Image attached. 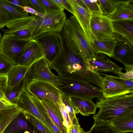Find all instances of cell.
Here are the masks:
<instances>
[{"label": "cell", "mask_w": 133, "mask_h": 133, "mask_svg": "<svg viewBox=\"0 0 133 133\" xmlns=\"http://www.w3.org/2000/svg\"><path fill=\"white\" fill-rule=\"evenodd\" d=\"M100 73L104 76L101 89L104 98L132 94L128 88L111 77L110 75Z\"/></svg>", "instance_id": "cell-14"}, {"label": "cell", "mask_w": 133, "mask_h": 133, "mask_svg": "<svg viewBox=\"0 0 133 133\" xmlns=\"http://www.w3.org/2000/svg\"><path fill=\"white\" fill-rule=\"evenodd\" d=\"M115 38L127 42L133 46V20L112 22Z\"/></svg>", "instance_id": "cell-15"}, {"label": "cell", "mask_w": 133, "mask_h": 133, "mask_svg": "<svg viewBox=\"0 0 133 133\" xmlns=\"http://www.w3.org/2000/svg\"><path fill=\"white\" fill-rule=\"evenodd\" d=\"M38 1L45 9V14L60 11H63L55 4L52 2V0Z\"/></svg>", "instance_id": "cell-36"}, {"label": "cell", "mask_w": 133, "mask_h": 133, "mask_svg": "<svg viewBox=\"0 0 133 133\" xmlns=\"http://www.w3.org/2000/svg\"><path fill=\"white\" fill-rule=\"evenodd\" d=\"M26 90L40 101L48 99L59 106L61 93L58 88L51 84L44 82H35L30 85Z\"/></svg>", "instance_id": "cell-9"}, {"label": "cell", "mask_w": 133, "mask_h": 133, "mask_svg": "<svg viewBox=\"0 0 133 133\" xmlns=\"http://www.w3.org/2000/svg\"><path fill=\"white\" fill-rule=\"evenodd\" d=\"M8 82V75H0V100L9 101L4 94L7 87Z\"/></svg>", "instance_id": "cell-39"}, {"label": "cell", "mask_w": 133, "mask_h": 133, "mask_svg": "<svg viewBox=\"0 0 133 133\" xmlns=\"http://www.w3.org/2000/svg\"><path fill=\"white\" fill-rule=\"evenodd\" d=\"M86 63L92 70L99 72L112 73L118 75L123 69L102 53L96 54L94 57L87 59Z\"/></svg>", "instance_id": "cell-11"}, {"label": "cell", "mask_w": 133, "mask_h": 133, "mask_svg": "<svg viewBox=\"0 0 133 133\" xmlns=\"http://www.w3.org/2000/svg\"><path fill=\"white\" fill-rule=\"evenodd\" d=\"M52 1L62 10H64V9L59 0H52Z\"/></svg>", "instance_id": "cell-48"}, {"label": "cell", "mask_w": 133, "mask_h": 133, "mask_svg": "<svg viewBox=\"0 0 133 133\" xmlns=\"http://www.w3.org/2000/svg\"><path fill=\"white\" fill-rule=\"evenodd\" d=\"M34 39L42 46L44 52V58L49 65L58 56L64 46L62 36L59 33H46L41 35Z\"/></svg>", "instance_id": "cell-7"}, {"label": "cell", "mask_w": 133, "mask_h": 133, "mask_svg": "<svg viewBox=\"0 0 133 133\" xmlns=\"http://www.w3.org/2000/svg\"><path fill=\"white\" fill-rule=\"evenodd\" d=\"M123 85L128 88L132 94L133 93V80H127L121 78L119 77L110 75Z\"/></svg>", "instance_id": "cell-41"}, {"label": "cell", "mask_w": 133, "mask_h": 133, "mask_svg": "<svg viewBox=\"0 0 133 133\" xmlns=\"http://www.w3.org/2000/svg\"><path fill=\"white\" fill-rule=\"evenodd\" d=\"M0 6L12 16L16 20L24 18L29 16L18 11L6 2L4 0H0Z\"/></svg>", "instance_id": "cell-32"}, {"label": "cell", "mask_w": 133, "mask_h": 133, "mask_svg": "<svg viewBox=\"0 0 133 133\" xmlns=\"http://www.w3.org/2000/svg\"><path fill=\"white\" fill-rule=\"evenodd\" d=\"M64 85L59 87L62 94L68 97L75 96L92 99L102 96L101 90L89 82L60 77Z\"/></svg>", "instance_id": "cell-6"}, {"label": "cell", "mask_w": 133, "mask_h": 133, "mask_svg": "<svg viewBox=\"0 0 133 133\" xmlns=\"http://www.w3.org/2000/svg\"><path fill=\"white\" fill-rule=\"evenodd\" d=\"M116 41L112 57L124 66L133 65V46L123 41Z\"/></svg>", "instance_id": "cell-16"}, {"label": "cell", "mask_w": 133, "mask_h": 133, "mask_svg": "<svg viewBox=\"0 0 133 133\" xmlns=\"http://www.w3.org/2000/svg\"><path fill=\"white\" fill-rule=\"evenodd\" d=\"M24 89L33 83L42 81L51 84L58 88L64 85L60 77L51 71L49 64L45 58H42L32 64L28 68L24 78Z\"/></svg>", "instance_id": "cell-5"}, {"label": "cell", "mask_w": 133, "mask_h": 133, "mask_svg": "<svg viewBox=\"0 0 133 133\" xmlns=\"http://www.w3.org/2000/svg\"><path fill=\"white\" fill-rule=\"evenodd\" d=\"M4 0L18 11L25 15H29L28 13L21 7V6H23L22 0Z\"/></svg>", "instance_id": "cell-40"}, {"label": "cell", "mask_w": 133, "mask_h": 133, "mask_svg": "<svg viewBox=\"0 0 133 133\" xmlns=\"http://www.w3.org/2000/svg\"><path fill=\"white\" fill-rule=\"evenodd\" d=\"M18 106L9 101L0 100V111Z\"/></svg>", "instance_id": "cell-42"}, {"label": "cell", "mask_w": 133, "mask_h": 133, "mask_svg": "<svg viewBox=\"0 0 133 133\" xmlns=\"http://www.w3.org/2000/svg\"><path fill=\"white\" fill-rule=\"evenodd\" d=\"M96 104L99 110L92 117L95 122L110 124L121 116L133 111V94L101 98Z\"/></svg>", "instance_id": "cell-3"}, {"label": "cell", "mask_w": 133, "mask_h": 133, "mask_svg": "<svg viewBox=\"0 0 133 133\" xmlns=\"http://www.w3.org/2000/svg\"><path fill=\"white\" fill-rule=\"evenodd\" d=\"M64 44L61 52L49 65L50 68L55 71L60 77L96 84L100 77L99 73L90 69L80 55Z\"/></svg>", "instance_id": "cell-1"}, {"label": "cell", "mask_w": 133, "mask_h": 133, "mask_svg": "<svg viewBox=\"0 0 133 133\" xmlns=\"http://www.w3.org/2000/svg\"><path fill=\"white\" fill-rule=\"evenodd\" d=\"M69 97L75 108L81 115L95 114L97 107L91 99L75 96Z\"/></svg>", "instance_id": "cell-20"}, {"label": "cell", "mask_w": 133, "mask_h": 133, "mask_svg": "<svg viewBox=\"0 0 133 133\" xmlns=\"http://www.w3.org/2000/svg\"><path fill=\"white\" fill-rule=\"evenodd\" d=\"M23 130L35 133L34 130L31 129L29 127L26 121L19 114L11 122L3 133H17Z\"/></svg>", "instance_id": "cell-24"}, {"label": "cell", "mask_w": 133, "mask_h": 133, "mask_svg": "<svg viewBox=\"0 0 133 133\" xmlns=\"http://www.w3.org/2000/svg\"><path fill=\"white\" fill-rule=\"evenodd\" d=\"M74 1L79 6L90 13L88 8L83 2L82 0H74Z\"/></svg>", "instance_id": "cell-47"}, {"label": "cell", "mask_w": 133, "mask_h": 133, "mask_svg": "<svg viewBox=\"0 0 133 133\" xmlns=\"http://www.w3.org/2000/svg\"></svg>", "instance_id": "cell-51"}, {"label": "cell", "mask_w": 133, "mask_h": 133, "mask_svg": "<svg viewBox=\"0 0 133 133\" xmlns=\"http://www.w3.org/2000/svg\"><path fill=\"white\" fill-rule=\"evenodd\" d=\"M116 43V39L113 38L102 40L94 39L91 44L96 54L102 53L112 57Z\"/></svg>", "instance_id": "cell-21"}, {"label": "cell", "mask_w": 133, "mask_h": 133, "mask_svg": "<svg viewBox=\"0 0 133 133\" xmlns=\"http://www.w3.org/2000/svg\"><path fill=\"white\" fill-rule=\"evenodd\" d=\"M85 133H123L118 130L110 124L95 122L90 130Z\"/></svg>", "instance_id": "cell-26"}, {"label": "cell", "mask_w": 133, "mask_h": 133, "mask_svg": "<svg viewBox=\"0 0 133 133\" xmlns=\"http://www.w3.org/2000/svg\"><path fill=\"white\" fill-rule=\"evenodd\" d=\"M16 19L0 6V29H2Z\"/></svg>", "instance_id": "cell-34"}, {"label": "cell", "mask_w": 133, "mask_h": 133, "mask_svg": "<svg viewBox=\"0 0 133 133\" xmlns=\"http://www.w3.org/2000/svg\"><path fill=\"white\" fill-rule=\"evenodd\" d=\"M22 113L26 119L41 133H52L45 126L34 117L26 113Z\"/></svg>", "instance_id": "cell-33"}, {"label": "cell", "mask_w": 133, "mask_h": 133, "mask_svg": "<svg viewBox=\"0 0 133 133\" xmlns=\"http://www.w3.org/2000/svg\"><path fill=\"white\" fill-rule=\"evenodd\" d=\"M2 36V35H1V33L0 32V41H1V39Z\"/></svg>", "instance_id": "cell-50"}, {"label": "cell", "mask_w": 133, "mask_h": 133, "mask_svg": "<svg viewBox=\"0 0 133 133\" xmlns=\"http://www.w3.org/2000/svg\"><path fill=\"white\" fill-rule=\"evenodd\" d=\"M90 29L94 39L102 40L115 38L112 21L107 16L91 14Z\"/></svg>", "instance_id": "cell-10"}, {"label": "cell", "mask_w": 133, "mask_h": 133, "mask_svg": "<svg viewBox=\"0 0 133 133\" xmlns=\"http://www.w3.org/2000/svg\"><path fill=\"white\" fill-rule=\"evenodd\" d=\"M15 65L0 53V75H8Z\"/></svg>", "instance_id": "cell-31"}, {"label": "cell", "mask_w": 133, "mask_h": 133, "mask_svg": "<svg viewBox=\"0 0 133 133\" xmlns=\"http://www.w3.org/2000/svg\"><path fill=\"white\" fill-rule=\"evenodd\" d=\"M125 73L121 72L118 75L119 77L127 80H132L133 79V68L125 69Z\"/></svg>", "instance_id": "cell-43"}, {"label": "cell", "mask_w": 133, "mask_h": 133, "mask_svg": "<svg viewBox=\"0 0 133 133\" xmlns=\"http://www.w3.org/2000/svg\"><path fill=\"white\" fill-rule=\"evenodd\" d=\"M23 6H28L40 13L45 14V10L38 0H22Z\"/></svg>", "instance_id": "cell-38"}, {"label": "cell", "mask_w": 133, "mask_h": 133, "mask_svg": "<svg viewBox=\"0 0 133 133\" xmlns=\"http://www.w3.org/2000/svg\"><path fill=\"white\" fill-rule=\"evenodd\" d=\"M49 116L62 133H67L64 126L63 119L58 106L47 99L41 101Z\"/></svg>", "instance_id": "cell-19"}, {"label": "cell", "mask_w": 133, "mask_h": 133, "mask_svg": "<svg viewBox=\"0 0 133 133\" xmlns=\"http://www.w3.org/2000/svg\"><path fill=\"white\" fill-rule=\"evenodd\" d=\"M60 97L72 124H79L78 119L76 116L78 112L74 108L69 97L61 93Z\"/></svg>", "instance_id": "cell-27"}, {"label": "cell", "mask_w": 133, "mask_h": 133, "mask_svg": "<svg viewBox=\"0 0 133 133\" xmlns=\"http://www.w3.org/2000/svg\"><path fill=\"white\" fill-rule=\"evenodd\" d=\"M58 105L63 120V125L66 128L67 133H68L70 128L72 124L68 114L64 108L60 97Z\"/></svg>", "instance_id": "cell-37"}, {"label": "cell", "mask_w": 133, "mask_h": 133, "mask_svg": "<svg viewBox=\"0 0 133 133\" xmlns=\"http://www.w3.org/2000/svg\"><path fill=\"white\" fill-rule=\"evenodd\" d=\"M91 14L102 15L98 0H82Z\"/></svg>", "instance_id": "cell-35"}, {"label": "cell", "mask_w": 133, "mask_h": 133, "mask_svg": "<svg viewBox=\"0 0 133 133\" xmlns=\"http://www.w3.org/2000/svg\"><path fill=\"white\" fill-rule=\"evenodd\" d=\"M29 68L15 65L8 75L7 90H10L19 84L24 79Z\"/></svg>", "instance_id": "cell-23"}, {"label": "cell", "mask_w": 133, "mask_h": 133, "mask_svg": "<svg viewBox=\"0 0 133 133\" xmlns=\"http://www.w3.org/2000/svg\"><path fill=\"white\" fill-rule=\"evenodd\" d=\"M73 11L74 14L91 43L94 39L90 29L91 14L80 6L74 0H69Z\"/></svg>", "instance_id": "cell-17"}, {"label": "cell", "mask_w": 133, "mask_h": 133, "mask_svg": "<svg viewBox=\"0 0 133 133\" xmlns=\"http://www.w3.org/2000/svg\"><path fill=\"white\" fill-rule=\"evenodd\" d=\"M17 104L22 110V113H25L34 117L45 126L52 133H55L49 123L36 108L27 91H23L20 96Z\"/></svg>", "instance_id": "cell-13"}, {"label": "cell", "mask_w": 133, "mask_h": 133, "mask_svg": "<svg viewBox=\"0 0 133 133\" xmlns=\"http://www.w3.org/2000/svg\"><path fill=\"white\" fill-rule=\"evenodd\" d=\"M118 130L125 133L133 131V111L126 113L110 123Z\"/></svg>", "instance_id": "cell-22"}, {"label": "cell", "mask_w": 133, "mask_h": 133, "mask_svg": "<svg viewBox=\"0 0 133 133\" xmlns=\"http://www.w3.org/2000/svg\"><path fill=\"white\" fill-rule=\"evenodd\" d=\"M24 90V79L19 84L10 90L6 89L4 92L5 95L9 101L16 104L19 96Z\"/></svg>", "instance_id": "cell-28"}, {"label": "cell", "mask_w": 133, "mask_h": 133, "mask_svg": "<svg viewBox=\"0 0 133 133\" xmlns=\"http://www.w3.org/2000/svg\"><path fill=\"white\" fill-rule=\"evenodd\" d=\"M44 57L41 45L35 40L31 39L28 41L24 47L17 64L29 68L34 63Z\"/></svg>", "instance_id": "cell-12"}, {"label": "cell", "mask_w": 133, "mask_h": 133, "mask_svg": "<svg viewBox=\"0 0 133 133\" xmlns=\"http://www.w3.org/2000/svg\"><path fill=\"white\" fill-rule=\"evenodd\" d=\"M66 20V16L64 10L59 11L45 14L43 17L36 16L34 19L13 32L33 27L34 29L32 39H34L44 34L61 32Z\"/></svg>", "instance_id": "cell-4"}, {"label": "cell", "mask_w": 133, "mask_h": 133, "mask_svg": "<svg viewBox=\"0 0 133 133\" xmlns=\"http://www.w3.org/2000/svg\"><path fill=\"white\" fill-rule=\"evenodd\" d=\"M59 1L62 4L64 9H65L73 15L74 11L69 0H59Z\"/></svg>", "instance_id": "cell-46"}, {"label": "cell", "mask_w": 133, "mask_h": 133, "mask_svg": "<svg viewBox=\"0 0 133 133\" xmlns=\"http://www.w3.org/2000/svg\"><path fill=\"white\" fill-rule=\"evenodd\" d=\"M30 97L39 113L49 123L55 132L62 133L49 116L41 101L31 95H30Z\"/></svg>", "instance_id": "cell-25"}, {"label": "cell", "mask_w": 133, "mask_h": 133, "mask_svg": "<svg viewBox=\"0 0 133 133\" xmlns=\"http://www.w3.org/2000/svg\"><path fill=\"white\" fill-rule=\"evenodd\" d=\"M23 133H30V132L29 131L26 130Z\"/></svg>", "instance_id": "cell-49"}, {"label": "cell", "mask_w": 133, "mask_h": 133, "mask_svg": "<svg viewBox=\"0 0 133 133\" xmlns=\"http://www.w3.org/2000/svg\"><path fill=\"white\" fill-rule=\"evenodd\" d=\"M34 29V27H30L12 32L9 34L19 39L24 41H29L32 39Z\"/></svg>", "instance_id": "cell-30"}, {"label": "cell", "mask_w": 133, "mask_h": 133, "mask_svg": "<svg viewBox=\"0 0 133 133\" xmlns=\"http://www.w3.org/2000/svg\"><path fill=\"white\" fill-rule=\"evenodd\" d=\"M61 31L65 45L80 55L86 62L87 59L96 54L91 43L74 15L66 19Z\"/></svg>", "instance_id": "cell-2"}, {"label": "cell", "mask_w": 133, "mask_h": 133, "mask_svg": "<svg viewBox=\"0 0 133 133\" xmlns=\"http://www.w3.org/2000/svg\"><path fill=\"white\" fill-rule=\"evenodd\" d=\"M79 124H72L70 128L68 133H85Z\"/></svg>", "instance_id": "cell-44"}, {"label": "cell", "mask_w": 133, "mask_h": 133, "mask_svg": "<svg viewBox=\"0 0 133 133\" xmlns=\"http://www.w3.org/2000/svg\"><path fill=\"white\" fill-rule=\"evenodd\" d=\"M119 0H98L102 15L108 16L115 10Z\"/></svg>", "instance_id": "cell-29"}, {"label": "cell", "mask_w": 133, "mask_h": 133, "mask_svg": "<svg viewBox=\"0 0 133 133\" xmlns=\"http://www.w3.org/2000/svg\"><path fill=\"white\" fill-rule=\"evenodd\" d=\"M107 17L112 22L133 20V0H119L115 11Z\"/></svg>", "instance_id": "cell-18"}, {"label": "cell", "mask_w": 133, "mask_h": 133, "mask_svg": "<svg viewBox=\"0 0 133 133\" xmlns=\"http://www.w3.org/2000/svg\"><path fill=\"white\" fill-rule=\"evenodd\" d=\"M21 7L27 13H29L34 15L35 16L43 17L45 14L38 12L33 8L28 6H22Z\"/></svg>", "instance_id": "cell-45"}, {"label": "cell", "mask_w": 133, "mask_h": 133, "mask_svg": "<svg viewBox=\"0 0 133 133\" xmlns=\"http://www.w3.org/2000/svg\"><path fill=\"white\" fill-rule=\"evenodd\" d=\"M29 41L21 40L10 34H4L0 41V53L14 64L17 65Z\"/></svg>", "instance_id": "cell-8"}]
</instances>
